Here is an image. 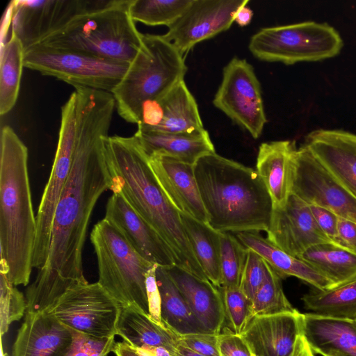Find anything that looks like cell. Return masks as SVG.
I'll return each mask as SVG.
<instances>
[{"mask_svg": "<svg viewBox=\"0 0 356 356\" xmlns=\"http://www.w3.org/2000/svg\"><path fill=\"white\" fill-rule=\"evenodd\" d=\"M76 135L69 177L54 213L49 255L26 290V312H46L66 291L87 284L82 253L90 218L111 188L105 154L115 102L111 92L75 86Z\"/></svg>", "mask_w": 356, "mask_h": 356, "instance_id": "1", "label": "cell"}, {"mask_svg": "<svg viewBox=\"0 0 356 356\" xmlns=\"http://www.w3.org/2000/svg\"><path fill=\"white\" fill-rule=\"evenodd\" d=\"M113 193H120L170 247L175 265L208 280L195 257L181 222L159 183L149 158L134 136L104 137Z\"/></svg>", "mask_w": 356, "mask_h": 356, "instance_id": "2", "label": "cell"}, {"mask_svg": "<svg viewBox=\"0 0 356 356\" xmlns=\"http://www.w3.org/2000/svg\"><path fill=\"white\" fill-rule=\"evenodd\" d=\"M194 173L212 228L237 233L268 230L273 202L255 170L213 152L197 161Z\"/></svg>", "mask_w": 356, "mask_h": 356, "instance_id": "3", "label": "cell"}, {"mask_svg": "<svg viewBox=\"0 0 356 356\" xmlns=\"http://www.w3.org/2000/svg\"><path fill=\"white\" fill-rule=\"evenodd\" d=\"M28 172V149L8 125L1 132V261L10 282L26 286L33 268L36 236Z\"/></svg>", "mask_w": 356, "mask_h": 356, "instance_id": "4", "label": "cell"}, {"mask_svg": "<svg viewBox=\"0 0 356 356\" xmlns=\"http://www.w3.org/2000/svg\"><path fill=\"white\" fill-rule=\"evenodd\" d=\"M186 72L183 54L163 35L143 34L138 54L111 92L118 114L138 124L143 110L184 81Z\"/></svg>", "mask_w": 356, "mask_h": 356, "instance_id": "5", "label": "cell"}, {"mask_svg": "<svg viewBox=\"0 0 356 356\" xmlns=\"http://www.w3.org/2000/svg\"><path fill=\"white\" fill-rule=\"evenodd\" d=\"M131 1L113 0L108 6L77 15L35 44L131 63L143 35L129 14Z\"/></svg>", "mask_w": 356, "mask_h": 356, "instance_id": "6", "label": "cell"}, {"mask_svg": "<svg viewBox=\"0 0 356 356\" xmlns=\"http://www.w3.org/2000/svg\"><path fill=\"white\" fill-rule=\"evenodd\" d=\"M90 240L97 259V282L122 307L134 305L149 314L146 277L156 264L142 257L106 218L94 226Z\"/></svg>", "mask_w": 356, "mask_h": 356, "instance_id": "7", "label": "cell"}, {"mask_svg": "<svg viewBox=\"0 0 356 356\" xmlns=\"http://www.w3.org/2000/svg\"><path fill=\"white\" fill-rule=\"evenodd\" d=\"M342 47V39L332 26L315 22L263 28L248 44L257 58L286 65L332 58Z\"/></svg>", "mask_w": 356, "mask_h": 356, "instance_id": "8", "label": "cell"}, {"mask_svg": "<svg viewBox=\"0 0 356 356\" xmlns=\"http://www.w3.org/2000/svg\"><path fill=\"white\" fill-rule=\"evenodd\" d=\"M130 63L69 49L35 44L24 49V66L73 86L112 92Z\"/></svg>", "mask_w": 356, "mask_h": 356, "instance_id": "9", "label": "cell"}, {"mask_svg": "<svg viewBox=\"0 0 356 356\" xmlns=\"http://www.w3.org/2000/svg\"><path fill=\"white\" fill-rule=\"evenodd\" d=\"M76 94L74 91L61 107V121L55 158L36 215L37 230L33 267L38 270L42 268L47 261L54 213L71 172L76 135Z\"/></svg>", "mask_w": 356, "mask_h": 356, "instance_id": "10", "label": "cell"}, {"mask_svg": "<svg viewBox=\"0 0 356 356\" xmlns=\"http://www.w3.org/2000/svg\"><path fill=\"white\" fill-rule=\"evenodd\" d=\"M122 307L98 282H88L66 291L45 313L76 331L111 338L117 335Z\"/></svg>", "mask_w": 356, "mask_h": 356, "instance_id": "11", "label": "cell"}, {"mask_svg": "<svg viewBox=\"0 0 356 356\" xmlns=\"http://www.w3.org/2000/svg\"><path fill=\"white\" fill-rule=\"evenodd\" d=\"M213 104L252 138L261 136L267 122L261 88L246 60L234 57L226 65Z\"/></svg>", "mask_w": 356, "mask_h": 356, "instance_id": "12", "label": "cell"}, {"mask_svg": "<svg viewBox=\"0 0 356 356\" xmlns=\"http://www.w3.org/2000/svg\"><path fill=\"white\" fill-rule=\"evenodd\" d=\"M291 193L356 222V199L305 145L294 153Z\"/></svg>", "mask_w": 356, "mask_h": 356, "instance_id": "13", "label": "cell"}, {"mask_svg": "<svg viewBox=\"0 0 356 356\" xmlns=\"http://www.w3.org/2000/svg\"><path fill=\"white\" fill-rule=\"evenodd\" d=\"M113 0H17L12 6V33L24 49L83 13L109 6Z\"/></svg>", "mask_w": 356, "mask_h": 356, "instance_id": "14", "label": "cell"}, {"mask_svg": "<svg viewBox=\"0 0 356 356\" xmlns=\"http://www.w3.org/2000/svg\"><path fill=\"white\" fill-rule=\"evenodd\" d=\"M248 0H193L163 38L184 54L197 43L230 28Z\"/></svg>", "mask_w": 356, "mask_h": 356, "instance_id": "15", "label": "cell"}, {"mask_svg": "<svg viewBox=\"0 0 356 356\" xmlns=\"http://www.w3.org/2000/svg\"><path fill=\"white\" fill-rule=\"evenodd\" d=\"M266 232L269 241L298 258L314 245L332 243L317 225L309 205L292 193L284 207L273 209Z\"/></svg>", "mask_w": 356, "mask_h": 356, "instance_id": "16", "label": "cell"}, {"mask_svg": "<svg viewBox=\"0 0 356 356\" xmlns=\"http://www.w3.org/2000/svg\"><path fill=\"white\" fill-rule=\"evenodd\" d=\"M104 218L113 223L147 261L166 268L175 265L170 247L120 193H113L108 200Z\"/></svg>", "mask_w": 356, "mask_h": 356, "instance_id": "17", "label": "cell"}, {"mask_svg": "<svg viewBox=\"0 0 356 356\" xmlns=\"http://www.w3.org/2000/svg\"><path fill=\"white\" fill-rule=\"evenodd\" d=\"M138 129L168 133H194L206 130L198 106L184 80L141 113Z\"/></svg>", "mask_w": 356, "mask_h": 356, "instance_id": "18", "label": "cell"}, {"mask_svg": "<svg viewBox=\"0 0 356 356\" xmlns=\"http://www.w3.org/2000/svg\"><path fill=\"white\" fill-rule=\"evenodd\" d=\"M302 314L297 309L272 315L254 316L241 336L257 356H293L302 333Z\"/></svg>", "mask_w": 356, "mask_h": 356, "instance_id": "19", "label": "cell"}, {"mask_svg": "<svg viewBox=\"0 0 356 356\" xmlns=\"http://www.w3.org/2000/svg\"><path fill=\"white\" fill-rule=\"evenodd\" d=\"M148 158L159 183L177 211L208 224L209 217L195 177L194 165L161 155Z\"/></svg>", "mask_w": 356, "mask_h": 356, "instance_id": "20", "label": "cell"}, {"mask_svg": "<svg viewBox=\"0 0 356 356\" xmlns=\"http://www.w3.org/2000/svg\"><path fill=\"white\" fill-rule=\"evenodd\" d=\"M304 145L356 199V135L318 129L306 136Z\"/></svg>", "mask_w": 356, "mask_h": 356, "instance_id": "21", "label": "cell"}, {"mask_svg": "<svg viewBox=\"0 0 356 356\" xmlns=\"http://www.w3.org/2000/svg\"><path fill=\"white\" fill-rule=\"evenodd\" d=\"M72 339L70 328L51 315L26 312L10 356H56Z\"/></svg>", "mask_w": 356, "mask_h": 356, "instance_id": "22", "label": "cell"}, {"mask_svg": "<svg viewBox=\"0 0 356 356\" xmlns=\"http://www.w3.org/2000/svg\"><path fill=\"white\" fill-rule=\"evenodd\" d=\"M194 316L209 333H221L225 321L222 296L219 288L174 265L165 268Z\"/></svg>", "mask_w": 356, "mask_h": 356, "instance_id": "23", "label": "cell"}, {"mask_svg": "<svg viewBox=\"0 0 356 356\" xmlns=\"http://www.w3.org/2000/svg\"><path fill=\"white\" fill-rule=\"evenodd\" d=\"M301 334L314 354L356 356V320L302 314Z\"/></svg>", "mask_w": 356, "mask_h": 356, "instance_id": "24", "label": "cell"}, {"mask_svg": "<svg viewBox=\"0 0 356 356\" xmlns=\"http://www.w3.org/2000/svg\"><path fill=\"white\" fill-rule=\"evenodd\" d=\"M296 147L289 140L263 143L259 148L256 171L266 185L273 209L282 208L291 195L293 160Z\"/></svg>", "mask_w": 356, "mask_h": 356, "instance_id": "25", "label": "cell"}, {"mask_svg": "<svg viewBox=\"0 0 356 356\" xmlns=\"http://www.w3.org/2000/svg\"><path fill=\"white\" fill-rule=\"evenodd\" d=\"M148 157L165 156L185 163L215 152L207 130L194 133H168L138 129L134 135Z\"/></svg>", "mask_w": 356, "mask_h": 356, "instance_id": "26", "label": "cell"}, {"mask_svg": "<svg viewBox=\"0 0 356 356\" xmlns=\"http://www.w3.org/2000/svg\"><path fill=\"white\" fill-rule=\"evenodd\" d=\"M236 238L248 249L259 254L280 277H295L318 289L334 287L332 281L300 258L284 252L258 232H243Z\"/></svg>", "mask_w": 356, "mask_h": 356, "instance_id": "27", "label": "cell"}, {"mask_svg": "<svg viewBox=\"0 0 356 356\" xmlns=\"http://www.w3.org/2000/svg\"><path fill=\"white\" fill-rule=\"evenodd\" d=\"M117 335L123 341L140 350L163 347L174 356L179 335L156 322L134 305L123 306L118 321Z\"/></svg>", "mask_w": 356, "mask_h": 356, "instance_id": "28", "label": "cell"}, {"mask_svg": "<svg viewBox=\"0 0 356 356\" xmlns=\"http://www.w3.org/2000/svg\"><path fill=\"white\" fill-rule=\"evenodd\" d=\"M155 274L161 296L163 323L179 336L207 332L193 314L167 270L156 266Z\"/></svg>", "mask_w": 356, "mask_h": 356, "instance_id": "29", "label": "cell"}, {"mask_svg": "<svg viewBox=\"0 0 356 356\" xmlns=\"http://www.w3.org/2000/svg\"><path fill=\"white\" fill-rule=\"evenodd\" d=\"M186 234L207 278L214 286L222 285L220 234L209 224L180 213Z\"/></svg>", "mask_w": 356, "mask_h": 356, "instance_id": "30", "label": "cell"}, {"mask_svg": "<svg viewBox=\"0 0 356 356\" xmlns=\"http://www.w3.org/2000/svg\"><path fill=\"white\" fill-rule=\"evenodd\" d=\"M298 258L338 286L356 277V254L333 243L314 245Z\"/></svg>", "mask_w": 356, "mask_h": 356, "instance_id": "31", "label": "cell"}, {"mask_svg": "<svg viewBox=\"0 0 356 356\" xmlns=\"http://www.w3.org/2000/svg\"><path fill=\"white\" fill-rule=\"evenodd\" d=\"M302 300L305 308L315 314L356 320V277L327 289L312 287Z\"/></svg>", "mask_w": 356, "mask_h": 356, "instance_id": "32", "label": "cell"}, {"mask_svg": "<svg viewBox=\"0 0 356 356\" xmlns=\"http://www.w3.org/2000/svg\"><path fill=\"white\" fill-rule=\"evenodd\" d=\"M24 48L13 33L1 49L0 114L8 113L17 102L24 66Z\"/></svg>", "mask_w": 356, "mask_h": 356, "instance_id": "33", "label": "cell"}, {"mask_svg": "<svg viewBox=\"0 0 356 356\" xmlns=\"http://www.w3.org/2000/svg\"><path fill=\"white\" fill-rule=\"evenodd\" d=\"M193 0H131L129 14L136 22L148 26H171Z\"/></svg>", "mask_w": 356, "mask_h": 356, "instance_id": "34", "label": "cell"}, {"mask_svg": "<svg viewBox=\"0 0 356 356\" xmlns=\"http://www.w3.org/2000/svg\"><path fill=\"white\" fill-rule=\"evenodd\" d=\"M281 280L268 264L266 280L252 302L253 316L272 315L296 309L284 293Z\"/></svg>", "mask_w": 356, "mask_h": 356, "instance_id": "35", "label": "cell"}, {"mask_svg": "<svg viewBox=\"0 0 356 356\" xmlns=\"http://www.w3.org/2000/svg\"><path fill=\"white\" fill-rule=\"evenodd\" d=\"M221 287H239L248 249L229 232L220 234Z\"/></svg>", "mask_w": 356, "mask_h": 356, "instance_id": "36", "label": "cell"}, {"mask_svg": "<svg viewBox=\"0 0 356 356\" xmlns=\"http://www.w3.org/2000/svg\"><path fill=\"white\" fill-rule=\"evenodd\" d=\"M25 296L9 280L5 264L0 261V330L3 336L10 325L20 320L26 312Z\"/></svg>", "mask_w": 356, "mask_h": 356, "instance_id": "37", "label": "cell"}, {"mask_svg": "<svg viewBox=\"0 0 356 356\" xmlns=\"http://www.w3.org/2000/svg\"><path fill=\"white\" fill-rule=\"evenodd\" d=\"M219 289L224 302L227 329L241 335L253 317L252 302L239 287Z\"/></svg>", "mask_w": 356, "mask_h": 356, "instance_id": "38", "label": "cell"}, {"mask_svg": "<svg viewBox=\"0 0 356 356\" xmlns=\"http://www.w3.org/2000/svg\"><path fill=\"white\" fill-rule=\"evenodd\" d=\"M70 330L72 341L56 356H108L113 352L115 337L98 338L72 328Z\"/></svg>", "mask_w": 356, "mask_h": 356, "instance_id": "39", "label": "cell"}, {"mask_svg": "<svg viewBox=\"0 0 356 356\" xmlns=\"http://www.w3.org/2000/svg\"><path fill=\"white\" fill-rule=\"evenodd\" d=\"M268 268V264L259 254L248 249L239 288L251 302L264 282Z\"/></svg>", "mask_w": 356, "mask_h": 356, "instance_id": "40", "label": "cell"}, {"mask_svg": "<svg viewBox=\"0 0 356 356\" xmlns=\"http://www.w3.org/2000/svg\"><path fill=\"white\" fill-rule=\"evenodd\" d=\"M179 343L203 356H220L218 334L202 332L179 337Z\"/></svg>", "mask_w": 356, "mask_h": 356, "instance_id": "41", "label": "cell"}, {"mask_svg": "<svg viewBox=\"0 0 356 356\" xmlns=\"http://www.w3.org/2000/svg\"><path fill=\"white\" fill-rule=\"evenodd\" d=\"M218 345L220 356H251L243 337L227 328L218 334Z\"/></svg>", "mask_w": 356, "mask_h": 356, "instance_id": "42", "label": "cell"}, {"mask_svg": "<svg viewBox=\"0 0 356 356\" xmlns=\"http://www.w3.org/2000/svg\"><path fill=\"white\" fill-rule=\"evenodd\" d=\"M309 207L319 228L332 243H335L337 238L339 216L327 209L316 205Z\"/></svg>", "mask_w": 356, "mask_h": 356, "instance_id": "43", "label": "cell"}, {"mask_svg": "<svg viewBox=\"0 0 356 356\" xmlns=\"http://www.w3.org/2000/svg\"><path fill=\"white\" fill-rule=\"evenodd\" d=\"M154 265L147 273L146 288L149 305V314L156 322L165 325L161 315V296L156 280V268Z\"/></svg>", "mask_w": 356, "mask_h": 356, "instance_id": "44", "label": "cell"}, {"mask_svg": "<svg viewBox=\"0 0 356 356\" xmlns=\"http://www.w3.org/2000/svg\"><path fill=\"white\" fill-rule=\"evenodd\" d=\"M336 245L356 254V222L339 216Z\"/></svg>", "mask_w": 356, "mask_h": 356, "instance_id": "45", "label": "cell"}, {"mask_svg": "<svg viewBox=\"0 0 356 356\" xmlns=\"http://www.w3.org/2000/svg\"><path fill=\"white\" fill-rule=\"evenodd\" d=\"M113 353L115 356H147L123 341L115 343Z\"/></svg>", "mask_w": 356, "mask_h": 356, "instance_id": "46", "label": "cell"}, {"mask_svg": "<svg viewBox=\"0 0 356 356\" xmlns=\"http://www.w3.org/2000/svg\"><path fill=\"white\" fill-rule=\"evenodd\" d=\"M293 356H315L302 334L296 339Z\"/></svg>", "mask_w": 356, "mask_h": 356, "instance_id": "47", "label": "cell"}, {"mask_svg": "<svg viewBox=\"0 0 356 356\" xmlns=\"http://www.w3.org/2000/svg\"><path fill=\"white\" fill-rule=\"evenodd\" d=\"M252 17V10L246 5L238 9L235 15L234 22L236 23L238 26L243 27L250 23Z\"/></svg>", "mask_w": 356, "mask_h": 356, "instance_id": "48", "label": "cell"}, {"mask_svg": "<svg viewBox=\"0 0 356 356\" xmlns=\"http://www.w3.org/2000/svg\"><path fill=\"white\" fill-rule=\"evenodd\" d=\"M175 356H203L191 349L186 347L185 346L182 345L179 343L178 345Z\"/></svg>", "mask_w": 356, "mask_h": 356, "instance_id": "49", "label": "cell"}, {"mask_svg": "<svg viewBox=\"0 0 356 356\" xmlns=\"http://www.w3.org/2000/svg\"><path fill=\"white\" fill-rule=\"evenodd\" d=\"M1 356H8L6 353H4L1 346Z\"/></svg>", "mask_w": 356, "mask_h": 356, "instance_id": "50", "label": "cell"}, {"mask_svg": "<svg viewBox=\"0 0 356 356\" xmlns=\"http://www.w3.org/2000/svg\"><path fill=\"white\" fill-rule=\"evenodd\" d=\"M251 356H257L256 355H254V353H251Z\"/></svg>", "mask_w": 356, "mask_h": 356, "instance_id": "51", "label": "cell"}]
</instances>
